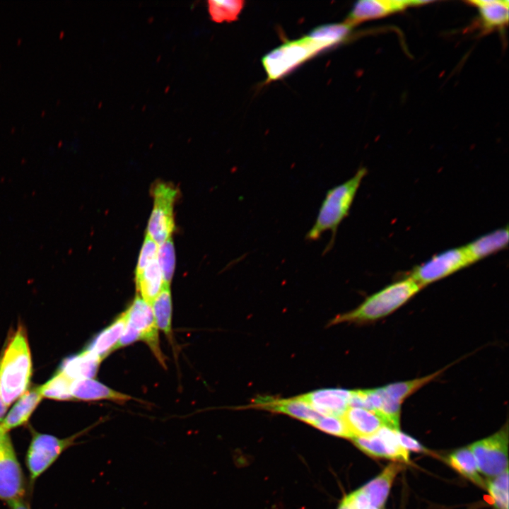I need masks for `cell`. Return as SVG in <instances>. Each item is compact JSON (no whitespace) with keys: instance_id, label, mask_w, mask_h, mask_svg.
Masks as SVG:
<instances>
[{"instance_id":"cell-14","label":"cell","mask_w":509,"mask_h":509,"mask_svg":"<svg viewBox=\"0 0 509 509\" xmlns=\"http://www.w3.org/2000/svg\"><path fill=\"white\" fill-rule=\"evenodd\" d=\"M254 406L282 413L313 425L322 415L298 397L279 399L271 397H259L253 402Z\"/></svg>"},{"instance_id":"cell-6","label":"cell","mask_w":509,"mask_h":509,"mask_svg":"<svg viewBox=\"0 0 509 509\" xmlns=\"http://www.w3.org/2000/svg\"><path fill=\"white\" fill-rule=\"evenodd\" d=\"M479 472L494 477L508 469V428L505 424L498 432L469 447Z\"/></svg>"},{"instance_id":"cell-31","label":"cell","mask_w":509,"mask_h":509,"mask_svg":"<svg viewBox=\"0 0 509 509\" xmlns=\"http://www.w3.org/2000/svg\"><path fill=\"white\" fill-rule=\"evenodd\" d=\"M486 488L496 509H508V469L493 477Z\"/></svg>"},{"instance_id":"cell-18","label":"cell","mask_w":509,"mask_h":509,"mask_svg":"<svg viewBox=\"0 0 509 509\" xmlns=\"http://www.w3.org/2000/svg\"><path fill=\"white\" fill-rule=\"evenodd\" d=\"M101 361L98 356L86 349L64 358L58 371L71 380L93 378L97 375Z\"/></svg>"},{"instance_id":"cell-28","label":"cell","mask_w":509,"mask_h":509,"mask_svg":"<svg viewBox=\"0 0 509 509\" xmlns=\"http://www.w3.org/2000/svg\"><path fill=\"white\" fill-rule=\"evenodd\" d=\"M208 10L211 20L216 23L236 21L244 7L242 0H209Z\"/></svg>"},{"instance_id":"cell-11","label":"cell","mask_w":509,"mask_h":509,"mask_svg":"<svg viewBox=\"0 0 509 509\" xmlns=\"http://www.w3.org/2000/svg\"><path fill=\"white\" fill-rule=\"evenodd\" d=\"M383 427L376 433L352 438L354 444L368 455L403 462L409 461V452L399 442L397 432Z\"/></svg>"},{"instance_id":"cell-26","label":"cell","mask_w":509,"mask_h":509,"mask_svg":"<svg viewBox=\"0 0 509 509\" xmlns=\"http://www.w3.org/2000/svg\"><path fill=\"white\" fill-rule=\"evenodd\" d=\"M172 298L170 286L163 285L160 292L151 304L158 329L169 339L172 338Z\"/></svg>"},{"instance_id":"cell-2","label":"cell","mask_w":509,"mask_h":509,"mask_svg":"<svg viewBox=\"0 0 509 509\" xmlns=\"http://www.w3.org/2000/svg\"><path fill=\"white\" fill-rule=\"evenodd\" d=\"M366 173V169L361 168L352 177L327 192L315 221L305 235L306 240L316 241L323 233L329 230L332 232V237L325 248V252L332 248L338 227L349 215L358 189Z\"/></svg>"},{"instance_id":"cell-15","label":"cell","mask_w":509,"mask_h":509,"mask_svg":"<svg viewBox=\"0 0 509 509\" xmlns=\"http://www.w3.org/2000/svg\"><path fill=\"white\" fill-rule=\"evenodd\" d=\"M341 418L352 438L369 436L386 427L376 413L362 407L349 406Z\"/></svg>"},{"instance_id":"cell-36","label":"cell","mask_w":509,"mask_h":509,"mask_svg":"<svg viewBox=\"0 0 509 509\" xmlns=\"http://www.w3.org/2000/svg\"><path fill=\"white\" fill-rule=\"evenodd\" d=\"M8 503L11 509H30L28 504L26 503L22 498L11 501Z\"/></svg>"},{"instance_id":"cell-3","label":"cell","mask_w":509,"mask_h":509,"mask_svg":"<svg viewBox=\"0 0 509 509\" xmlns=\"http://www.w3.org/2000/svg\"><path fill=\"white\" fill-rule=\"evenodd\" d=\"M421 288L409 276L370 296L355 310L337 316L331 324L363 323L380 319L399 308Z\"/></svg>"},{"instance_id":"cell-38","label":"cell","mask_w":509,"mask_h":509,"mask_svg":"<svg viewBox=\"0 0 509 509\" xmlns=\"http://www.w3.org/2000/svg\"><path fill=\"white\" fill-rule=\"evenodd\" d=\"M338 509H354L346 497L341 501Z\"/></svg>"},{"instance_id":"cell-16","label":"cell","mask_w":509,"mask_h":509,"mask_svg":"<svg viewBox=\"0 0 509 509\" xmlns=\"http://www.w3.org/2000/svg\"><path fill=\"white\" fill-rule=\"evenodd\" d=\"M71 393L73 398L84 401L107 399L124 404L131 399L129 395L115 391L93 378L73 380Z\"/></svg>"},{"instance_id":"cell-8","label":"cell","mask_w":509,"mask_h":509,"mask_svg":"<svg viewBox=\"0 0 509 509\" xmlns=\"http://www.w3.org/2000/svg\"><path fill=\"white\" fill-rule=\"evenodd\" d=\"M81 433L66 438L43 433L33 435L26 455L31 479L35 480L46 471Z\"/></svg>"},{"instance_id":"cell-34","label":"cell","mask_w":509,"mask_h":509,"mask_svg":"<svg viewBox=\"0 0 509 509\" xmlns=\"http://www.w3.org/2000/svg\"><path fill=\"white\" fill-rule=\"evenodd\" d=\"M137 340H140L139 332L127 323L125 329L117 344L116 350L128 346Z\"/></svg>"},{"instance_id":"cell-13","label":"cell","mask_w":509,"mask_h":509,"mask_svg":"<svg viewBox=\"0 0 509 509\" xmlns=\"http://www.w3.org/2000/svg\"><path fill=\"white\" fill-rule=\"evenodd\" d=\"M298 397L322 416H341L349 406L351 390L323 389Z\"/></svg>"},{"instance_id":"cell-17","label":"cell","mask_w":509,"mask_h":509,"mask_svg":"<svg viewBox=\"0 0 509 509\" xmlns=\"http://www.w3.org/2000/svg\"><path fill=\"white\" fill-rule=\"evenodd\" d=\"M402 469L399 464H390L379 475L361 488L373 509H380L384 505L392 483Z\"/></svg>"},{"instance_id":"cell-22","label":"cell","mask_w":509,"mask_h":509,"mask_svg":"<svg viewBox=\"0 0 509 509\" xmlns=\"http://www.w3.org/2000/svg\"><path fill=\"white\" fill-rule=\"evenodd\" d=\"M467 3L477 8L484 30L501 28L508 22V0H473Z\"/></svg>"},{"instance_id":"cell-39","label":"cell","mask_w":509,"mask_h":509,"mask_svg":"<svg viewBox=\"0 0 509 509\" xmlns=\"http://www.w3.org/2000/svg\"><path fill=\"white\" fill-rule=\"evenodd\" d=\"M8 435V432L6 431L2 428V426H1V423H0V447H1V445H2V443H3V442H4V439L6 438V437Z\"/></svg>"},{"instance_id":"cell-20","label":"cell","mask_w":509,"mask_h":509,"mask_svg":"<svg viewBox=\"0 0 509 509\" xmlns=\"http://www.w3.org/2000/svg\"><path fill=\"white\" fill-rule=\"evenodd\" d=\"M42 398L39 387L27 390L20 397L18 402L0 423L2 428L8 432L11 429L25 423Z\"/></svg>"},{"instance_id":"cell-24","label":"cell","mask_w":509,"mask_h":509,"mask_svg":"<svg viewBox=\"0 0 509 509\" xmlns=\"http://www.w3.org/2000/svg\"><path fill=\"white\" fill-rule=\"evenodd\" d=\"M447 462L457 472L484 488L486 483L479 474L475 458L469 447H462L450 453Z\"/></svg>"},{"instance_id":"cell-5","label":"cell","mask_w":509,"mask_h":509,"mask_svg":"<svg viewBox=\"0 0 509 509\" xmlns=\"http://www.w3.org/2000/svg\"><path fill=\"white\" fill-rule=\"evenodd\" d=\"M153 208L147 234L158 245L170 238L175 230L173 209L179 192L172 184L156 182L152 187Z\"/></svg>"},{"instance_id":"cell-4","label":"cell","mask_w":509,"mask_h":509,"mask_svg":"<svg viewBox=\"0 0 509 509\" xmlns=\"http://www.w3.org/2000/svg\"><path fill=\"white\" fill-rule=\"evenodd\" d=\"M322 51V47L308 35L286 42L262 59L267 74V83L280 79Z\"/></svg>"},{"instance_id":"cell-33","label":"cell","mask_w":509,"mask_h":509,"mask_svg":"<svg viewBox=\"0 0 509 509\" xmlns=\"http://www.w3.org/2000/svg\"><path fill=\"white\" fill-rule=\"evenodd\" d=\"M158 245L146 235L138 259L136 268V276L141 275L149 262L156 259Z\"/></svg>"},{"instance_id":"cell-29","label":"cell","mask_w":509,"mask_h":509,"mask_svg":"<svg viewBox=\"0 0 509 509\" xmlns=\"http://www.w3.org/2000/svg\"><path fill=\"white\" fill-rule=\"evenodd\" d=\"M73 380L60 372H57L50 380L39 387L43 397L57 400H71V385Z\"/></svg>"},{"instance_id":"cell-1","label":"cell","mask_w":509,"mask_h":509,"mask_svg":"<svg viewBox=\"0 0 509 509\" xmlns=\"http://www.w3.org/2000/svg\"><path fill=\"white\" fill-rule=\"evenodd\" d=\"M32 372L26 332L19 326L11 336L0 357V393L6 406L27 391Z\"/></svg>"},{"instance_id":"cell-12","label":"cell","mask_w":509,"mask_h":509,"mask_svg":"<svg viewBox=\"0 0 509 509\" xmlns=\"http://www.w3.org/2000/svg\"><path fill=\"white\" fill-rule=\"evenodd\" d=\"M431 2L415 0H361L354 4L344 23L353 28L367 21L386 17L409 7Z\"/></svg>"},{"instance_id":"cell-10","label":"cell","mask_w":509,"mask_h":509,"mask_svg":"<svg viewBox=\"0 0 509 509\" xmlns=\"http://www.w3.org/2000/svg\"><path fill=\"white\" fill-rule=\"evenodd\" d=\"M23 492V472L8 435L0 447V500L21 498Z\"/></svg>"},{"instance_id":"cell-35","label":"cell","mask_w":509,"mask_h":509,"mask_svg":"<svg viewBox=\"0 0 509 509\" xmlns=\"http://www.w3.org/2000/svg\"><path fill=\"white\" fill-rule=\"evenodd\" d=\"M397 436L401 445L409 452V450L416 452L426 451L425 447L421 445L419 442L411 436L400 432L399 431L397 432Z\"/></svg>"},{"instance_id":"cell-37","label":"cell","mask_w":509,"mask_h":509,"mask_svg":"<svg viewBox=\"0 0 509 509\" xmlns=\"http://www.w3.org/2000/svg\"><path fill=\"white\" fill-rule=\"evenodd\" d=\"M8 409V406H6L4 403L3 402L1 393H0V423L4 420L5 414L6 412V410Z\"/></svg>"},{"instance_id":"cell-27","label":"cell","mask_w":509,"mask_h":509,"mask_svg":"<svg viewBox=\"0 0 509 509\" xmlns=\"http://www.w3.org/2000/svg\"><path fill=\"white\" fill-rule=\"evenodd\" d=\"M443 370L444 369L420 378L391 383L381 388L389 399L402 405L406 398L437 378Z\"/></svg>"},{"instance_id":"cell-21","label":"cell","mask_w":509,"mask_h":509,"mask_svg":"<svg viewBox=\"0 0 509 509\" xmlns=\"http://www.w3.org/2000/svg\"><path fill=\"white\" fill-rule=\"evenodd\" d=\"M127 324L124 312L109 326L99 332L90 341L86 350L98 356L102 361L116 350L117 344Z\"/></svg>"},{"instance_id":"cell-9","label":"cell","mask_w":509,"mask_h":509,"mask_svg":"<svg viewBox=\"0 0 509 509\" xmlns=\"http://www.w3.org/2000/svg\"><path fill=\"white\" fill-rule=\"evenodd\" d=\"M124 313L127 323L139 332L140 340L147 344L158 362L165 368V356L160 347L158 329L151 305L136 296Z\"/></svg>"},{"instance_id":"cell-7","label":"cell","mask_w":509,"mask_h":509,"mask_svg":"<svg viewBox=\"0 0 509 509\" xmlns=\"http://www.w3.org/2000/svg\"><path fill=\"white\" fill-rule=\"evenodd\" d=\"M472 264L464 246L445 250L416 267L411 278L421 288Z\"/></svg>"},{"instance_id":"cell-32","label":"cell","mask_w":509,"mask_h":509,"mask_svg":"<svg viewBox=\"0 0 509 509\" xmlns=\"http://www.w3.org/2000/svg\"><path fill=\"white\" fill-rule=\"evenodd\" d=\"M312 426L333 435L352 438L341 416H322Z\"/></svg>"},{"instance_id":"cell-25","label":"cell","mask_w":509,"mask_h":509,"mask_svg":"<svg viewBox=\"0 0 509 509\" xmlns=\"http://www.w3.org/2000/svg\"><path fill=\"white\" fill-rule=\"evenodd\" d=\"M352 28L344 22L325 24L314 28L308 35L325 50L345 41Z\"/></svg>"},{"instance_id":"cell-30","label":"cell","mask_w":509,"mask_h":509,"mask_svg":"<svg viewBox=\"0 0 509 509\" xmlns=\"http://www.w3.org/2000/svg\"><path fill=\"white\" fill-rule=\"evenodd\" d=\"M156 259L162 273L163 285L170 286L175 266V249L170 238L159 245Z\"/></svg>"},{"instance_id":"cell-19","label":"cell","mask_w":509,"mask_h":509,"mask_svg":"<svg viewBox=\"0 0 509 509\" xmlns=\"http://www.w3.org/2000/svg\"><path fill=\"white\" fill-rule=\"evenodd\" d=\"M508 228H502L482 235L464 246L472 264L507 247Z\"/></svg>"},{"instance_id":"cell-23","label":"cell","mask_w":509,"mask_h":509,"mask_svg":"<svg viewBox=\"0 0 509 509\" xmlns=\"http://www.w3.org/2000/svg\"><path fill=\"white\" fill-rule=\"evenodd\" d=\"M135 279L140 297L151 305L163 286L162 273L157 259L149 262L141 275Z\"/></svg>"}]
</instances>
